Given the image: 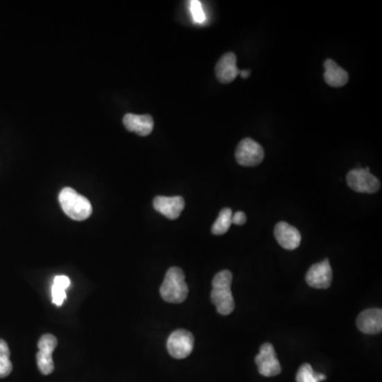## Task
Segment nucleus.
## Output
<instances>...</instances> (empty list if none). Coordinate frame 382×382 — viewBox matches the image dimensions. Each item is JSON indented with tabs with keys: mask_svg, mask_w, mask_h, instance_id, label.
<instances>
[{
	"mask_svg": "<svg viewBox=\"0 0 382 382\" xmlns=\"http://www.w3.org/2000/svg\"><path fill=\"white\" fill-rule=\"evenodd\" d=\"M349 187L360 193H375L380 189V182L370 172V168L351 170L346 177Z\"/></svg>",
	"mask_w": 382,
	"mask_h": 382,
	"instance_id": "obj_3",
	"label": "nucleus"
},
{
	"mask_svg": "<svg viewBox=\"0 0 382 382\" xmlns=\"http://www.w3.org/2000/svg\"><path fill=\"white\" fill-rule=\"evenodd\" d=\"M71 279L65 275L55 276V279H53V285H52V302L58 307H61L65 299H67L66 290L71 287Z\"/></svg>",
	"mask_w": 382,
	"mask_h": 382,
	"instance_id": "obj_16",
	"label": "nucleus"
},
{
	"mask_svg": "<svg viewBox=\"0 0 382 382\" xmlns=\"http://www.w3.org/2000/svg\"><path fill=\"white\" fill-rule=\"evenodd\" d=\"M357 326L361 333L376 335L382 331V311L378 308L367 309L360 313Z\"/></svg>",
	"mask_w": 382,
	"mask_h": 382,
	"instance_id": "obj_11",
	"label": "nucleus"
},
{
	"mask_svg": "<svg viewBox=\"0 0 382 382\" xmlns=\"http://www.w3.org/2000/svg\"><path fill=\"white\" fill-rule=\"evenodd\" d=\"M237 67V58L232 52H227L222 55L221 59L216 65V77L221 83H231L239 75Z\"/></svg>",
	"mask_w": 382,
	"mask_h": 382,
	"instance_id": "obj_12",
	"label": "nucleus"
},
{
	"mask_svg": "<svg viewBox=\"0 0 382 382\" xmlns=\"http://www.w3.org/2000/svg\"><path fill=\"white\" fill-rule=\"evenodd\" d=\"M274 235L281 247L288 251H293L301 245L302 236L299 229L292 227L287 222H279L276 224Z\"/></svg>",
	"mask_w": 382,
	"mask_h": 382,
	"instance_id": "obj_9",
	"label": "nucleus"
},
{
	"mask_svg": "<svg viewBox=\"0 0 382 382\" xmlns=\"http://www.w3.org/2000/svg\"><path fill=\"white\" fill-rule=\"evenodd\" d=\"M245 222H247V216L243 211H237V213L233 214L232 223L236 224V225H243Z\"/></svg>",
	"mask_w": 382,
	"mask_h": 382,
	"instance_id": "obj_22",
	"label": "nucleus"
},
{
	"mask_svg": "<svg viewBox=\"0 0 382 382\" xmlns=\"http://www.w3.org/2000/svg\"><path fill=\"white\" fill-rule=\"evenodd\" d=\"M9 345L5 340L0 339V378L8 377L12 373L13 365L10 361Z\"/></svg>",
	"mask_w": 382,
	"mask_h": 382,
	"instance_id": "obj_18",
	"label": "nucleus"
},
{
	"mask_svg": "<svg viewBox=\"0 0 382 382\" xmlns=\"http://www.w3.org/2000/svg\"><path fill=\"white\" fill-rule=\"evenodd\" d=\"M233 281V274L229 270L216 274L213 279V288L231 287Z\"/></svg>",
	"mask_w": 382,
	"mask_h": 382,
	"instance_id": "obj_21",
	"label": "nucleus"
},
{
	"mask_svg": "<svg viewBox=\"0 0 382 382\" xmlns=\"http://www.w3.org/2000/svg\"><path fill=\"white\" fill-rule=\"evenodd\" d=\"M232 217H233V211L231 208H223L211 227V233L214 235H223L227 233L233 224Z\"/></svg>",
	"mask_w": 382,
	"mask_h": 382,
	"instance_id": "obj_17",
	"label": "nucleus"
},
{
	"mask_svg": "<svg viewBox=\"0 0 382 382\" xmlns=\"http://www.w3.org/2000/svg\"><path fill=\"white\" fill-rule=\"evenodd\" d=\"M153 206L156 211L170 220H175L181 216L185 201L182 197H163L159 196L153 201Z\"/></svg>",
	"mask_w": 382,
	"mask_h": 382,
	"instance_id": "obj_10",
	"label": "nucleus"
},
{
	"mask_svg": "<svg viewBox=\"0 0 382 382\" xmlns=\"http://www.w3.org/2000/svg\"><path fill=\"white\" fill-rule=\"evenodd\" d=\"M59 201L66 216L76 221H83L91 217L93 213V206L89 199L80 195L73 188H63L59 195Z\"/></svg>",
	"mask_w": 382,
	"mask_h": 382,
	"instance_id": "obj_1",
	"label": "nucleus"
},
{
	"mask_svg": "<svg viewBox=\"0 0 382 382\" xmlns=\"http://www.w3.org/2000/svg\"><path fill=\"white\" fill-rule=\"evenodd\" d=\"M211 299L220 315H231L235 309V302L231 287L213 288Z\"/></svg>",
	"mask_w": 382,
	"mask_h": 382,
	"instance_id": "obj_13",
	"label": "nucleus"
},
{
	"mask_svg": "<svg viewBox=\"0 0 382 382\" xmlns=\"http://www.w3.org/2000/svg\"><path fill=\"white\" fill-rule=\"evenodd\" d=\"M258 371L265 377H273L281 374V367L276 358L275 349L270 343H265L260 347L259 354L255 358Z\"/></svg>",
	"mask_w": 382,
	"mask_h": 382,
	"instance_id": "obj_6",
	"label": "nucleus"
},
{
	"mask_svg": "<svg viewBox=\"0 0 382 382\" xmlns=\"http://www.w3.org/2000/svg\"><path fill=\"white\" fill-rule=\"evenodd\" d=\"M195 338L193 333L185 329H179L168 338L167 349L171 357L184 359L193 353Z\"/></svg>",
	"mask_w": 382,
	"mask_h": 382,
	"instance_id": "obj_4",
	"label": "nucleus"
},
{
	"mask_svg": "<svg viewBox=\"0 0 382 382\" xmlns=\"http://www.w3.org/2000/svg\"><path fill=\"white\" fill-rule=\"evenodd\" d=\"M306 281L310 287L315 289H327L331 287L333 270L329 260L325 259L322 263L312 266L306 274Z\"/></svg>",
	"mask_w": 382,
	"mask_h": 382,
	"instance_id": "obj_8",
	"label": "nucleus"
},
{
	"mask_svg": "<svg viewBox=\"0 0 382 382\" xmlns=\"http://www.w3.org/2000/svg\"><path fill=\"white\" fill-rule=\"evenodd\" d=\"M324 67H325L324 79L328 85L333 86V87H341L349 82L347 71H344L343 68L340 67L333 60H326Z\"/></svg>",
	"mask_w": 382,
	"mask_h": 382,
	"instance_id": "obj_15",
	"label": "nucleus"
},
{
	"mask_svg": "<svg viewBox=\"0 0 382 382\" xmlns=\"http://www.w3.org/2000/svg\"><path fill=\"white\" fill-rule=\"evenodd\" d=\"M240 76H241L242 78H248L250 75H251V71H248V69H245V71H241L239 73Z\"/></svg>",
	"mask_w": 382,
	"mask_h": 382,
	"instance_id": "obj_23",
	"label": "nucleus"
},
{
	"mask_svg": "<svg viewBox=\"0 0 382 382\" xmlns=\"http://www.w3.org/2000/svg\"><path fill=\"white\" fill-rule=\"evenodd\" d=\"M123 125L130 132L141 136H148L153 131L154 121L150 115L127 114L123 117Z\"/></svg>",
	"mask_w": 382,
	"mask_h": 382,
	"instance_id": "obj_14",
	"label": "nucleus"
},
{
	"mask_svg": "<svg viewBox=\"0 0 382 382\" xmlns=\"http://www.w3.org/2000/svg\"><path fill=\"white\" fill-rule=\"evenodd\" d=\"M58 345L57 338L50 333L42 336L39 341V353L37 354V367L43 375H49L55 370L52 353Z\"/></svg>",
	"mask_w": 382,
	"mask_h": 382,
	"instance_id": "obj_7",
	"label": "nucleus"
},
{
	"mask_svg": "<svg viewBox=\"0 0 382 382\" xmlns=\"http://www.w3.org/2000/svg\"><path fill=\"white\" fill-rule=\"evenodd\" d=\"M159 292L164 301L167 303L181 304L187 299L189 289L182 269L173 267L168 270Z\"/></svg>",
	"mask_w": 382,
	"mask_h": 382,
	"instance_id": "obj_2",
	"label": "nucleus"
},
{
	"mask_svg": "<svg viewBox=\"0 0 382 382\" xmlns=\"http://www.w3.org/2000/svg\"><path fill=\"white\" fill-rule=\"evenodd\" d=\"M325 379V375L315 374L311 365L308 363L303 364L297 372V382H320Z\"/></svg>",
	"mask_w": 382,
	"mask_h": 382,
	"instance_id": "obj_19",
	"label": "nucleus"
},
{
	"mask_svg": "<svg viewBox=\"0 0 382 382\" xmlns=\"http://www.w3.org/2000/svg\"><path fill=\"white\" fill-rule=\"evenodd\" d=\"M189 9L196 24H203L206 21L205 12H204L203 7H202L201 1L191 0L189 3Z\"/></svg>",
	"mask_w": 382,
	"mask_h": 382,
	"instance_id": "obj_20",
	"label": "nucleus"
},
{
	"mask_svg": "<svg viewBox=\"0 0 382 382\" xmlns=\"http://www.w3.org/2000/svg\"><path fill=\"white\" fill-rule=\"evenodd\" d=\"M265 151L259 144L251 138L240 141L236 150V161L245 167H255L263 161Z\"/></svg>",
	"mask_w": 382,
	"mask_h": 382,
	"instance_id": "obj_5",
	"label": "nucleus"
}]
</instances>
